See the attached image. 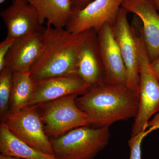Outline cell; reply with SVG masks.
Listing matches in <instances>:
<instances>
[{"label": "cell", "mask_w": 159, "mask_h": 159, "mask_svg": "<svg viewBox=\"0 0 159 159\" xmlns=\"http://www.w3.org/2000/svg\"><path fill=\"white\" fill-rule=\"evenodd\" d=\"M78 108L87 116L89 125L109 127L115 122L135 118L139 95L126 86L104 83L91 87L76 100Z\"/></svg>", "instance_id": "obj_1"}, {"label": "cell", "mask_w": 159, "mask_h": 159, "mask_svg": "<svg viewBox=\"0 0 159 159\" xmlns=\"http://www.w3.org/2000/svg\"><path fill=\"white\" fill-rule=\"evenodd\" d=\"M90 30L75 33L47 26L42 34L43 51L29 71L34 82L77 73L78 53Z\"/></svg>", "instance_id": "obj_2"}, {"label": "cell", "mask_w": 159, "mask_h": 159, "mask_svg": "<svg viewBox=\"0 0 159 159\" xmlns=\"http://www.w3.org/2000/svg\"><path fill=\"white\" fill-rule=\"evenodd\" d=\"M109 127H77L50 139L54 156L59 159H94L108 145Z\"/></svg>", "instance_id": "obj_3"}, {"label": "cell", "mask_w": 159, "mask_h": 159, "mask_svg": "<svg viewBox=\"0 0 159 159\" xmlns=\"http://www.w3.org/2000/svg\"><path fill=\"white\" fill-rule=\"evenodd\" d=\"M139 51L140 72L139 111L133 125L131 136L147 129L148 121L159 112V81L151 69L142 36V26L134 28Z\"/></svg>", "instance_id": "obj_4"}, {"label": "cell", "mask_w": 159, "mask_h": 159, "mask_svg": "<svg viewBox=\"0 0 159 159\" xmlns=\"http://www.w3.org/2000/svg\"><path fill=\"white\" fill-rule=\"evenodd\" d=\"M80 94H71L36 105L44 129L50 139L58 138L70 130L89 125L87 116L76 104Z\"/></svg>", "instance_id": "obj_5"}, {"label": "cell", "mask_w": 159, "mask_h": 159, "mask_svg": "<svg viewBox=\"0 0 159 159\" xmlns=\"http://www.w3.org/2000/svg\"><path fill=\"white\" fill-rule=\"evenodd\" d=\"M1 121L22 142L44 153L54 156L51 140L44 129L36 106H27L17 112H9Z\"/></svg>", "instance_id": "obj_6"}, {"label": "cell", "mask_w": 159, "mask_h": 159, "mask_svg": "<svg viewBox=\"0 0 159 159\" xmlns=\"http://www.w3.org/2000/svg\"><path fill=\"white\" fill-rule=\"evenodd\" d=\"M128 13L121 7L112 27L114 37L119 46L126 68V86L139 95L140 72L139 51L134 29L128 21Z\"/></svg>", "instance_id": "obj_7"}, {"label": "cell", "mask_w": 159, "mask_h": 159, "mask_svg": "<svg viewBox=\"0 0 159 159\" xmlns=\"http://www.w3.org/2000/svg\"><path fill=\"white\" fill-rule=\"evenodd\" d=\"M124 0H94L84 9L74 11L65 29L80 33L90 29L98 31L103 25H113Z\"/></svg>", "instance_id": "obj_8"}, {"label": "cell", "mask_w": 159, "mask_h": 159, "mask_svg": "<svg viewBox=\"0 0 159 159\" xmlns=\"http://www.w3.org/2000/svg\"><path fill=\"white\" fill-rule=\"evenodd\" d=\"M97 35L104 69V82L111 85L126 86V68L111 25H103L97 31Z\"/></svg>", "instance_id": "obj_9"}, {"label": "cell", "mask_w": 159, "mask_h": 159, "mask_svg": "<svg viewBox=\"0 0 159 159\" xmlns=\"http://www.w3.org/2000/svg\"><path fill=\"white\" fill-rule=\"evenodd\" d=\"M1 16L7 29L6 40H15L43 32L46 29L37 10L29 3L13 1L11 5L1 11Z\"/></svg>", "instance_id": "obj_10"}, {"label": "cell", "mask_w": 159, "mask_h": 159, "mask_svg": "<svg viewBox=\"0 0 159 159\" xmlns=\"http://www.w3.org/2000/svg\"><path fill=\"white\" fill-rule=\"evenodd\" d=\"M123 7L139 18L145 50L150 62L159 57V13L152 0H124Z\"/></svg>", "instance_id": "obj_11"}, {"label": "cell", "mask_w": 159, "mask_h": 159, "mask_svg": "<svg viewBox=\"0 0 159 159\" xmlns=\"http://www.w3.org/2000/svg\"><path fill=\"white\" fill-rule=\"evenodd\" d=\"M91 87L77 73L49 78L36 83L28 106L39 105L71 94L80 96Z\"/></svg>", "instance_id": "obj_12"}, {"label": "cell", "mask_w": 159, "mask_h": 159, "mask_svg": "<svg viewBox=\"0 0 159 159\" xmlns=\"http://www.w3.org/2000/svg\"><path fill=\"white\" fill-rule=\"evenodd\" d=\"M77 73L91 87L104 83V74L99 52L97 31L90 29L80 47L77 65Z\"/></svg>", "instance_id": "obj_13"}, {"label": "cell", "mask_w": 159, "mask_h": 159, "mask_svg": "<svg viewBox=\"0 0 159 159\" xmlns=\"http://www.w3.org/2000/svg\"><path fill=\"white\" fill-rule=\"evenodd\" d=\"M42 34L34 33L15 40L5 58L6 67L13 72H29L43 51Z\"/></svg>", "instance_id": "obj_14"}, {"label": "cell", "mask_w": 159, "mask_h": 159, "mask_svg": "<svg viewBox=\"0 0 159 159\" xmlns=\"http://www.w3.org/2000/svg\"><path fill=\"white\" fill-rule=\"evenodd\" d=\"M38 12L41 22L47 26L64 28L73 14L71 0H29Z\"/></svg>", "instance_id": "obj_15"}, {"label": "cell", "mask_w": 159, "mask_h": 159, "mask_svg": "<svg viewBox=\"0 0 159 159\" xmlns=\"http://www.w3.org/2000/svg\"><path fill=\"white\" fill-rule=\"evenodd\" d=\"M1 153L19 157L24 159H59L44 153L25 144L14 136L3 123L0 125Z\"/></svg>", "instance_id": "obj_16"}, {"label": "cell", "mask_w": 159, "mask_h": 159, "mask_svg": "<svg viewBox=\"0 0 159 159\" xmlns=\"http://www.w3.org/2000/svg\"><path fill=\"white\" fill-rule=\"evenodd\" d=\"M36 85L29 72H13L9 112H17L28 106Z\"/></svg>", "instance_id": "obj_17"}, {"label": "cell", "mask_w": 159, "mask_h": 159, "mask_svg": "<svg viewBox=\"0 0 159 159\" xmlns=\"http://www.w3.org/2000/svg\"><path fill=\"white\" fill-rule=\"evenodd\" d=\"M0 73L1 120L9 113L12 87L13 71L6 67Z\"/></svg>", "instance_id": "obj_18"}, {"label": "cell", "mask_w": 159, "mask_h": 159, "mask_svg": "<svg viewBox=\"0 0 159 159\" xmlns=\"http://www.w3.org/2000/svg\"><path fill=\"white\" fill-rule=\"evenodd\" d=\"M153 130L151 128H148L146 130L142 131L131 136L128 144L130 149L129 159H142V144L143 139L145 137Z\"/></svg>", "instance_id": "obj_19"}, {"label": "cell", "mask_w": 159, "mask_h": 159, "mask_svg": "<svg viewBox=\"0 0 159 159\" xmlns=\"http://www.w3.org/2000/svg\"><path fill=\"white\" fill-rule=\"evenodd\" d=\"M14 40H6L0 43V72L6 68L5 58L9 48L14 42Z\"/></svg>", "instance_id": "obj_20"}, {"label": "cell", "mask_w": 159, "mask_h": 159, "mask_svg": "<svg viewBox=\"0 0 159 159\" xmlns=\"http://www.w3.org/2000/svg\"><path fill=\"white\" fill-rule=\"evenodd\" d=\"M73 6V12L79 11L92 2L94 0H71Z\"/></svg>", "instance_id": "obj_21"}, {"label": "cell", "mask_w": 159, "mask_h": 159, "mask_svg": "<svg viewBox=\"0 0 159 159\" xmlns=\"http://www.w3.org/2000/svg\"><path fill=\"white\" fill-rule=\"evenodd\" d=\"M148 128L152 129L153 131L159 129V112L155 114L152 119L148 121Z\"/></svg>", "instance_id": "obj_22"}, {"label": "cell", "mask_w": 159, "mask_h": 159, "mask_svg": "<svg viewBox=\"0 0 159 159\" xmlns=\"http://www.w3.org/2000/svg\"><path fill=\"white\" fill-rule=\"evenodd\" d=\"M150 66L152 73L159 81V57L152 62H150Z\"/></svg>", "instance_id": "obj_23"}, {"label": "cell", "mask_w": 159, "mask_h": 159, "mask_svg": "<svg viewBox=\"0 0 159 159\" xmlns=\"http://www.w3.org/2000/svg\"><path fill=\"white\" fill-rule=\"evenodd\" d=\"M0 159H24L19 157L9 155L1 153L0 154Z\"/></svg>", "instance_id": "obj_24"}, {"label": "cell", "mask_w": 159, "mask_h": 159, "mask_svg": "<svg viewBox=\"0 0 159 159\" xmlns=\"http://www.w3.org/2000/svg\"><path fill=\"white\" fill-rule=\"evenodd\" d=\"M154 6L159 13V0H152Z\"/></svg>", "instance_id": "obj_25"}, {"label": "cell", "mask_w": 159, "mask_h": 159, "mask_svg": "<svg viewBox=\"0 0 159 159\" xmlns=\"http://www.w3.org/2000/svg\"><path fill=\"white\" fill-rule=\"evenodd\" d=\"M6 0H0V4H3ZM13 1L16 2H21L29 3V0H12Z\"/></svg>", "instance_id": "obj_26"}]
</instances>
